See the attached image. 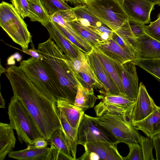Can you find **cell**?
<instances>
[{"instance_id": "cell-9", "label": "cell", "mask_w": 160, "mask_h": 160, "mask_svg": "<svg viewBox=\"0 0 160 160\" xmlns=\"http://www.w3.org/2000/svg\"><path fill=\"white\" fill-rule=\"evenodd\" d=\"M68 65L73 70L78 81L82 85L91 92H94V88H98L100 92L104 94V87L96 76L91 66L88 54L80 49L78 57L70 58L65 55Z\"/></svg>"}, {"instance_id": "cell-36", "label": "cell", "mask_w": 160, "mask_h": 160, "mask_svg": "<svg viewBox=\"0 0 160 160\" xmlns=\"http://www.w3.org/2000/svg\"><path fill=\"white\" fill-rule=\"evenodd\" d=\"M144 29L147 34L160 42V13L155 21L151 22L148 25H145Z\"/></svg>"}, {"instance_id": "cell-5", "label": "cell", "mask_w": 160, "mask_h": 160, "mask_svg": "<svg viewBox=\"0 0 160 160\" xmlns=\"http://www.w3.org/2000/svg\"><path fill=\"white\" fill-rule=\"evenodd\" d=\"M88 11L114 32L128 17L121 0H87Z\"/></svg>"}, {"instance_id": "cell-4", "label": "cell", "mask_w": 160, "mask_h": 160, "mask_svg": "<svg viewBox=\"0 0 160 160\" xmlns=\"http://www.w3.org/2000/svg\"><path fill=\"white\" fill-rule=\"evenodd\" d=\"M0 26L22 50L28 49L32 36L28 26L12 4L4 1L0 4Z\"/></svg>"}, {"instance_id": "cell-7", "label": "cell", "mask_w": 160, "mask_h": 160, "mask_svg": "<svg viewBox=\"0 0 160 160\" xmlns=\"http://www.w3.org/2000/svg\"><path fill=\"white\" fill-rule=\"evenodd\" d=\"M94 118L112 134L118 143H139L141 135L138 130L122 115L106 113Z\"/></svg>"}, {"instance_id": "cell-8", "label": "cell", "mask_w": 160, "mask_h": 160, "mask_svg": "<svg viewBox=\"0 0 160 160\" xmlns=\"http://www.w3.org/2000/svg\"><path fill=\"white\" fill-rule=\"evenodd\" d=\"M78 144L104 141L118 144L115 137L94 118L85 113L82 116L78 129Z\"/></svg>"}, {"instance_id": "cell-29", "label": "cell", "mask_w": 160, "mask_h": 160, "mask_svg": "<svg viewBox=\"0 0 160 160\" xmlns=\"http://www.w3.org/2000/svg\"><path fill=\"white\" fill-rule=\"evenodd\" d=\"M114 32L132 50L135 52V55L137 49V38L132 31L128 19L126 20L120 27Z\"/></svg>"}, {"instance_id": "cell-50", "label": "cell", "mask_w": 160, "mask_h": 160, "mask_svg": "<svg viewBox=\"0 0 160 160\" xmlns=\"http://www.w3.org/2000/svg\"><path fill=\"white\" fill-rule=\"evenodd\" d=\"M0 66H1L0 67H2V68L1 67H0V70H2L0 71V75H1L2 73H4V72L6 71L7 69H6L5 68H4L3 67H2L1 65V63L0 64Z\"/></svg>"}, {"instance_id": "cell-38", "label": "cell", "mask_w": 160, "mask_h": 160, "mask_svg": "<svg viewBox=\"0 0 160 160\" xmlns=\"http://www.w3.org/2000/svg\"><path fill=\"white\" fill-rule=\"evenodd\" d=\"M72 160L62 151L50 143V150L43 160Z\"/></svg>"}, {"instance_id": "cell-19", "label": "cell", "mask_w": 160, "mask_h": 160, "mask_svg": "<svg viewBox=\"0 0 160 160\" xmlns=\"http://www.w3.org/2000/svg\"><path fill=\"white\" fill-rule=\"evenodd\" d=\"M131 124L148 137L160 133V107L143 120Z\"/></svg>"}, {"instance_id": "cell-27", "label": "cell", "mask_w": 160, "mask_h": 160, "mask_svg": "<svg viewBox=\"0 0 160 160\" xmlns=\"http://www.w3.org/2000/svg\"><path fill=\"white\" fill-rule=\"evenodd\" d=\"M93 50L114 82L120 95L124 96L121 81L112 61L96 47H93Z\"/></svg>"}, {"instance_id": "cell-33", "label": "cell", "mask_w": 160, "mask_h": 160, "mask_svg": "<svg viewBox=\"0 0 160 160\" xmlns=\"http://www.w3.org/2000/svg\"><path fill=\"white\" fill-rule=\"evenodd\" d=\"M11 2L16 11L23 19L28 17L32 21L39 22L38 18L32 11L28 0H11Z\"/></svg>"}, {"instance_id": "cell-34", "label": "cell", "mask_w": 160, "mask_h": 160, "mask_svg": "<svg viewBox=\"0 0 160 160\" xmlns=\"http://www.w3.org/2000/svg\"><path fill=\"white\" fill-rule=\"evenodd\" d=\"M32 11L38 18L39 22L43 26L51 20L50 17L42 4L35 0H28Z\"/></svg>"}, {"instance_id": "cell-1", "label": "cell", "mask_w": 160, "mask_h": 160, "mask_svg": "<svg viewBox=\"0 0 160 160\" xmlns=\"http://www.w3.org/2000/svg\"><path fill=\"white\" fill-rule=\"evenodd\" d=\"M4 73L11 85L13 96L21 102L43 137L49 141L53 132L61 127L56 100L36 87L20 66L9 67Z\"/></svg>"}, {"instance_id": "cell-25", "label": "cell", "mask_w": 160, "mask_h": 160, "mask_svg": "<svg viewBox=\"0 0 160 160\" xmlns=\"http://www.w3.org/2000/svg\"><path fill=\"white\" fill-rule=\"evenodd\" d=\"M67 22L80 37L93 47L104 41L98 33L88 27L83 25L77 19L71 21L68 20Z\"/></svg>"}, {"instance_id": "cell-28", "label": "cell", "mask_w": 160, "mask_h": 160, "mask_svg": "<svg viewBox=\"0 0 160 160\" xmlns=\"http://www.w3.org/2000/svg\"><path fill=\"white\" fill-rule=\"evenodd\" d=\"M78 90L74 105L82 111L84 112L94 107L98 98L94 92H91L83 87L78 81Z\"/></svg>"}, {"instance_id": "cell-10", "label": "cell", "mask_w": 160, "mask_h": 160, "mask_svg": "<svg viewBox=\"0 0 160 160\" xmlns=\"http://www.w3.org/2000/svg\"><path fill=\"white\" fill-rule=\"evenodd\" d=\"M100 102L94 107L97 117L106 113L125 115L131 109L135 100L121 95H108L98 96Z\"/></svg>"}, {"instance_id": "cell-11", "label": "cell", "mask_w": 160, "mask_h": 160, "mask_svg": "<svg viewBox=\"0 0 160 160\" xmlns=\"http://www.w3.org/2000/svg\"><path fill=\"white\" fill-rule=\"evenodd\" d=\"M159 108L141 82L140 83L138 96L134 104L129 111L123 116L132 123L143 120Z\"/></svg>"}, {"instance_id": "cell-2", "label": "cell", "mask_w": 160, "mask_h": 160, "mask_svg": "<svg viewBox=\"0 0 160 160\" xmlns=\"http://www.w3.org/2000/svg\"><path fill=\"white\" fill-rule=\"evenodd\" d=\"M37 49L57 76L63 99L74 105L78 81L73 70L66 61L65 54L50 37L46 41L38 44Z\"/></svg>"}, {"instance_id": "cell-47", "label": "cell", "mask_w": 160, "mask_h": 160, "mask_svg": "<svg viewBox=\"0 0 160 160\" xmlns=\"http://www.w3.org/2000/svg\"><path fill=\"white\" fill-rule=\"evenodd\" d=\"M5 101L3 98L1 92H0V108H5Z\"/></svg>"}, {"instance_id": "cell-41", "label": "cell", "mask_w": 160, "mask_h": 160, "mask_svg": "<svg viewBox=\"0 0 160 160\" xmlns=\"http://www.w3.org/2000/svg\"><path fill=\"white\" fill-rule=\"evenodd\" d=\"M85 152L80 158L76 160H100L98 156L95 152L85 148Z\"/></svg>"}, {"instance_id": "cell-13", "label": "cell", "mask_w": 160, "mask_h": 160, "mask_svg": "<svg viewBox=\"0 0 160 160\" xmlns=\"http://www.w3.org/2000/svg\"><path fill=\"white\" fill-rule=\"evenodd\" d=\"M121 3L128 19L145 24L150 23L155 4L147 0H121Z\"/></svg>"}, {"instance_id": "cell-51", "label": "cell", "mask_w": 160, "mask_h": 160, "mask_svg": "<svg viewBox=\"0 0 160 160\" xmlns=\"http://www.w3.org/2000/svg\"><path fill=\"white\" fill-rule=\"evenodd\" d=\"M37 2H38L39 4H41L40 0H35Z\"/></svg>"}, {"instance_id": "cell-43", "label": "cell", "mask_w": 160, "mask_h": 160, "mask_svg": "<svg viewBox=\"0 0 160 160\" xmlns=\"http://www.w3.org/2000/svg\"><path fill=\"white\" fill-rule=\"evenodd\" d=\"M156 152V160H160V133L151 137Z\"/></svg>"}, {"instance_id": "cell-45", "label": "cell", "mask_w": 160, "mask_h": 160, "mask_svg": "<svg viewBox=\"0 0 160 160\" xmlns=\"http://www.w3.org/2000/svg\"><path fill=\"white\" fill-rule=\"evenodd\" d=\"M66 2H68L75 7L86 5L87 0H65Z\"/></svg>"}, {"instance_id": "cell-35", "label": "cell", "mask_w": 160, "mask_h": 160, "mask_svg": "<svg viewBox=\"0 0 160 160\" xmlns=\"http://www.w3.org/2000/svg\"><path fill=\"white\" fill-rule=\"evenodd\" d=\"M139 143L142 150L144 160H154L152 154L154 146L152 138L141 135L139 139Z\"/></svg>"}, {"instance_id": "cell-17", "label": "cell", "mask_w": 160, "mask_h": 160, "mask_svg": "<svg viewBox=\"0 0 160 160\" xmlns=\"http://www.w3.org/2000/svg\"><path fill=\"white\" fill-rule=\"evenodd\" d=\"M117 143L104 141H96L85 143L84 148L95 152L100 160H123V157L119 153Z\"/></svg>"}, {"instance_id": "cell-18", "label": "cell", "mask_w": 160, "mask_h": 160, "mask_svg": "<svg viewBox=\"0 0 160 160\" xmlns=\"http://www.w3.org/2000/svg\"><path fill=\"white\" fill-rule=\"evenodd\" d=\"M95 47L113 61L122 64L133 59V57L123 49L112 39L104 41Z\"/></svg>"}, {"instance_id": "cell-48", "label": "cell", "mask_w": 160, "mask_h": 160, "mask_svg": "<svg viewBox=\"0 0 160 160\" xmlns=\"http://www.w3.org/2000/svg\"><path fill=\"white\" fill-rule=\"evenodd\" d=\"M12 55L7 60V64L8 65H14L15 63V61Z\"/></svg>"}, {"instance_id": "cell-14", "label": "cell", "mask_w": 160, "mask_h": 160, "mask_svg": "<svg viewBox=\"0 0 160 160\" xmlns=\"http://www.w3.org/2000/svg\"><path fill=\"white\" fill-rule=\"evenodd\" d=\"M44 27L47 30L50 37L66 56L72 58L78 57L79 48L62 34L54 22L51 19Z\"/></svg>"}, {"instance_id": "cell-42", "label": "cell", "mask_w": 160, "mask_h": 160, "mask_svg": "<svg viewBox=\"0 0 160 160\" xmlns=\"http://www.w3.org/2000/svg\"><path fill=\"white\" fill-rule=\"evenodd\" d=\"M10 46L24 53L28 54L34 58L41 60L43 58L42 56L39 52L38 49H36L34 48H32L30 49H28L27 50H23L11 46L10 45Z\"/></svg>"}, {"instance_id": "cell-32", "label": "cell", "mask_w": 160, "mask_h": 160, "mask_svg": "<svg viewBox=\"0 0 160 160\" xmlns=\"http://www.w3.org/2000/svg\"><path fill=\"white\" fill-rule=\"evenodd\" d=\"M41 4L50 17L59 12L71 10L65 0H40Z\"/></svg>"}, {"instance_id": "cell-37", "label": "cell", "mask_w": 160, "mask_h": 160, "mask_svg": "<svg viewBox=\"0 0 160 160\" xmlns=\"http://www.w3.org/2000/svg\"><path fill=\"white\" fill-rule=\"evenodd\" d=\"M128 145L129 152L127 156L123 157V160H144L142 150L138 143H133Z\"/></svg>"}, {"instance_id": "cell-16", "label": "cell", "mask_w": 160, "mask_h": 160, "mask_svg": "<svg viewBox=\"0 0 160 160\" xmlns=\"http://www.w3.org/2000/svg\"><path fill=\"white\" fill-rule=\"evenodd\" d=\"M88 57L90 65L94 73L103 86V95H120L115 83L98 59L93 49L88 54Z\"/></svg>"}, {"instance_id": "cell-6", "label": "cell", "mask_w": 160, "mask_h": 160, "mask_svg": "<svg viewBox=\"0 0 160 160\" xmlns=\"http://www.w3.org/2000/svg\"><path fill=\"white\" fill-rule=\"evenodd\" d=\"M20 67L35 86L56 100L62 97L55 82L44 67L41 60L32 57L20 61Z\"/></svg>"}, {"instance_id": "cell-31", "label": "cell", "mask_w": 160, "mask_h": 160, "mask_svg": "<svg viewBox=\"0 0 160 160\" xmlns=\"http://www.w3.org/2000/svg\"><path fill=\"white\" fill-rule=\"evenodd\" d=\"M49 141L70 158L72 160H75L71 155L64 134L60 128L57 129L53 132Z\"/></svg>"}, {"instance_id": "cell-40", "label": "cell", "mask_w": 160, "mask_h": 160, "mask_svg": "<svg viewBox=\"0 0 160 160\" xmlns=\"http://www.w3.org/2000/svg\"><path fill=\"white\" fill-rule=\"evenodd\" d=\"M112 39L115 41L123 49L131 55L134 58L135 53L128 46L122 39L114 32Z\"/></svg>"}, {"instance_id": "cell-26", "label": "cell", "mask_w": 160, "mask_h": 160, "mask_svg": "<svg viewBox=\"0 0 160 160\" xmlns=\"http://www.w3.org/2000/svg\"><path fill=\"white\" fill-rule=\"evenodd\" d=\"M50 148H38L32 144L28 145L24 149L12 151L8 154V157L19 160H43L48 152Z\"/></svg>"}, {"instance_id": "cell-3", "label": "cell", "mask_w": 160, "mask_h": 160, "mask_svg": "<svg viewBox=\"0 0 160 160\" xmlns=\"http://www.w3.org/2000/svg\"><path fill=\"white\" fill-rule=\"evenodd\" d=\"M8 110L9 124L16 131L21 143L32 144L37 138L43 137L32 117L18 98L11 97Z\"/></svg>"}, {"instance_id": "cell-20", "label": "cell", "mask_w": 160, "mask_h": 160, "mask_svg": "<svg viewBox=\"0 0 160 160\" xmlns=\"http://www.w3.org/2000/svg\"><path fill=\"white\" fill-rule=\"evenodd\" d=\"M16 138L13 129L9 124L0 122V160H4L6 156L15 148Z\"/></svg>"}, {"instance_id": "cell-12", "label": "cell", "mask_w": 160, "mask_h": 160, "mask_svg": "<svg viewBox=\"0 0 160 160\" xmlns=\"http://www.w3.org/2000/svg\"><path fill=\"white\" fill-rule=\"evenodd\" d=\"M112 61L121 81L124 96L135 100L139 88L136 65L132 60L122 64Z\"/></svg>"}, {"instance_id": "cell-49", "label": "cell", "mask_w": 160, "mask_h": 160, "mask_svg": "<svg viewBox=\"0 0 160 160\" xmlns=\"http://www.w3.org/2000/svg\"><path fill=\"white\" fill-rule=\"evenodd\" d=\"M149 2L154 3L155 5L160 6V0H147Z\"/></svg>"}, {"instance_id": "cell-22", "label": "cell", "mask_w": 160, "mask_h": 160, "mask_svg": "<svg viewBox=\"0 0 160 160\" xmlns=\"http://www.w3.org/2000/svg\"><path fill=\"white\" fill-rule=\"evenodd\" d=\"M72 11L78 21L97 33L101 28L106 25L88 11L86 5L72 8Z\"/></svg>"}, {"instance_id": "cell-46", "label": "cell", "mask_w": 160, "mask_h": 160, "mask_svg": "<svg viewBox=\"0 0 160 160\" xmlns=\"http://www.w3.org/2000/svg\"><path fill=\"white\" fill-rule=\"evenodd\" d=\"M14 58L16 59L17 62L21 61L22 59V56L18 52H16L12 55Z\"/></svg>"}, {"instance_id": "cell-39", "label": "cell", "mask_w": 160, "mask_h": 160, "mask_svg": "<svg viewBox=\"0 0 160 160\" xmlns=\"http://www.w3.org/2000/svg\"><path fill=\"white\" fill-rule=\"evenodd\" d=\"M132 31L136 38L140 37L146 33L144 29L145 24L134 20L128 19Z\"/></svg>"}, {"instance_id": "cell-44", "label": "cell", "mask_w": 160, "mask_h": 160, "mask_svg": "<svg viewBox=\"0 0 160 160\" xmlns=\"http://www.w3.org/2000/svg\"><path fill=\"white\" fill-rule=\"evenodd\" d=\"M48 143L47 140L43 137H39L34 140L32 146L35 148H42L46 147Z\"/></svg>"}, {"instance_id": "cell-21", "label": "cell", "mask_w": 160, "mask_h": 160, "mask_svg": "<svg viewBox=\"0 0 160 160\" xmlns=\"http://www.w3.org/2000/svg\"><path fill=\"white\" fill-rule=\"evenodd\" d=\"M56 105L57 108L62 112L69 124L73 128L78 129L84 112L63 99L60 98L57 100Z\"/></svg>"}, {"instance_id": "cell-15", "label": "cell", "mask_w": 160, "mask_h": 160, "mask_svg": "<svg viewBox=\"0 0 160 160\" xmlns=\"http://www.w3.org/2000/svg\"><path fill=\"white\" fill-rule=\"evenodd\" d=\"M137 49L134 59H160V42L147 33L137 38Z\"/></svg>"}, {"instance_id": "cell-30", "label": "cell", "mask_w": 160, "mask_h": 160, "mask_svg": "<svg viewBox=\"0 0 160 160\" xmlns=\"http://www.w3.org/2000/svg\"><path fill=\"white\" fill-rule=\"evenodd\" d=\"M132 61L160 82V59H134Z\"/></svg>"}, {"instance_id": "cell-24", "label": "cell", "mask_w": 160, "mask_h": 160, "mask_svg": "<svg viewBox=\"0 0 160 160\" xmlns=\"http://www.w3.org/2000/svg\"><path fill=\"white\" fill-rule=\"evenodd\" d=\"M51 20L65 28L69 33L78 40L88 48L93 49V47L85 40L76 32L67 21H71L76 19L72 11H62L58 12L51 17Z\"/></svg>"}, {"instance_id": "cell-23", "label": "cell", "mask_w": 160, "mask_h": 160, "mask_svg": "<svg viewBox=\"0 0 160 160\" xmlns=\"http://www.w3.org/2000/svg\"><path fill=\"white\" fill-rule=\"evenodd\" d=\"M62 130L69 147L71 155L76 160V155L78 145V129L73 128L68 123L62 112L57 108Z\"/></svg>"}]
</instances>
